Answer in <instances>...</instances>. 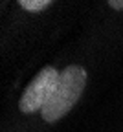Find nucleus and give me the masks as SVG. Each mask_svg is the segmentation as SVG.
Returning a JSON list of instances; mask_svg holds the SVG:
<instances>
[{"label":"nucleus","instance_id":"nucleus-1","mask_svg":"<svg viewBox=\"0 0 123 132\" xmlns=\"http://www.w3.org/2000/svg\"><path fill=\"white\" fill-rule=\"evenodd\" d=\"M86 86V70L79 64H70L61 72L57 88L41 116L46 123H55L74 108Z\"/></svg>","mask_w":123,"mask_h":132},{"label":"nucleus","instance_id":"nucleus-2","mask_svg":"<svg viewBox=\"0 0 123 132\" xmlns=\"http://www.w3.org/2000/svg\"><path fill=\"white\" fill-rule=\"evenodd\" d=\"M61 72L53 66H44V68L31 79V82L26 86V90L20 95L19 108L22 114H33V112H42V108L50 103L53 95L57 82H59Z\"/></svg>","mask_w":123,"mask_h":132},{"label":"nucleus","instance_id":"nucleus-3","mask_svg":"<svg viewBox=\"0 0 123 132\" xmlns=\"http://www.w3.org/2000/svg\"><path fill=\"white\" fill-rule=\"evenodd\" d=\"M19 6L26 11H31V13H39V11H44L51 6V0H20Z\"/></svg>","mask_w":123,"mask_h":132},{"label":"nucleus","instance_id":"nucleus-4","mask_svg":"<svg viewBox=\"0 0 123 132\" xmlns=\"http://www.w3.org/2000/svg\"><path fill=\"white\" fill-rule=\"evenodd\" d=\"M109 6H110V7H114V9H123V0H121V2H114V0H110Z\"/></svg>","mask_w":123,"mask_h":132}]
</instances>
